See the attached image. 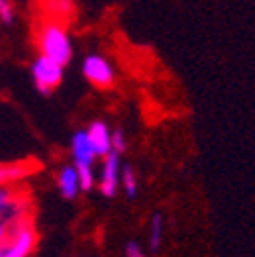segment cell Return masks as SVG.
Listing matches in <instances>:
<instances>
[{
	"label": "cell",
	"instance_id": "12",
	"mask_svg": "<svg viewBox=\"0 0 255 257\" xmlns=\"http://www.w3.org/2000/svg\"><path fill=\"white\" fill-rule=\"evenodd\" d=\"M78 172V180H80V190H90L94 184V174H92V164H76L74 166Z\"/></svg>",
	"mask_w": 255,
	"mask_h": 257
},
{
	"label": "cell",
	"instance_id": "6",
	"mask_svg": "<svg viewBox=\"0 0 255 257\" xmlns=\"http://www.w3.org/2000/svg\"><path fill=\"white\" fill-rule=\"evenodd\" d=\"M88 141L92 143V149L96 153V157H104L108 151H112L110 147V131L108 126L102 122V120H94L90 126H88Z\"/></svg>",
	"mask_w": 255,
	"mask_h": 257
},
{
	"label": "cell",
	"instance_id": "9",
	"mask_svg": "<svg viewBox=\"0 0 255 257\" xmlns=\"http://www.w3.org/2000/svg\"><path fill=\"white\" fill-rule=\"evenodd\" d=\"M31 172H33V166H29V164H7V166H0V186H13V184L25 180Z\"/></svg>",
	"mask_w": 255,
	"mask_h": 257
},
{
	"label": "cell",
	"instance_id": "8",
	"mask_svg": "<svg viewBox=\"0 0 255 257\" xmlns=\"http://www.w3.org/2000/svg\"><path fill=\"white\" fill-rule=\"evenodd\" d=\"M72 155L76 164H94L96 159V153L92 149V143L88 141L86 131H78L72 137Z\"/></svg>",
	"mask_w": 255,
	"mask_h": 257
},
{
	"label": "cell",
	"instance_id": "14",
	"mask_svg": "<svg viewBox=\"0 0 255 257\" xmlns=\"http://www.w3.org/2000/svg\"><path fill=\"white\" fill-rule=\"evenodd\" d=\"M162 229H164V220H162V214H155L153 216V222H151V249L157 251L159 243H162Z\"/></svg>",
	"mask_w": 255,
	"mask_h": 257
},
{
	"label": "cell",
	"instance_id": "11",
	"mask_svg": "<svg viewBox=\"0 0 255 257\" xmlns=\"http://www.w3.org/2000/svg\"><path fill=\"white\" fill-rule=\"evenodd\" d=\"M19 196V192H15L9 186H0V220H7L9 208L15 202V198Z\"/></svg>",
	"mask_w": 255,
	"mask_h": 257
},
{
	"label": "cell",
	"instance_id": "3",
	"mask_svg": "<svg viewBox=\"0 0 255 257\" xmlns=\"http://www.w3.org/2000/svg\"><path fill=\"white\" fill-rule=\"evenodd\" d=\"M31 74H33V82L37 90L43 96H49L63 80V66L39 53V57L31 66Z\"/></svg>",
	"mask_w": 255,
	"mask_h": 257
},
{
	"label": "cell",
	"instance_id": "13",
	"mask_svg": "<svg viewBox=\"0 0 255 257\" xmlns=\"http://www.w3.org/2000/svg\"><path fill=\"white\" fill-rule=\"evenodd\" d=\"M122 184H124L126 196L133 198L137 194V180H135V172L131 166H124V170H122Z\"/></svg>",
	"mask_w": 255,
	"mask_h": 257
},
{
	"label": "cell",
	"instance_id": "17",
	"mask_svg": "<svg viewBox=\"0 0 255 257\" xmlns=\"http://www.w3.org/2000/svg\"><path fill=\"white\" fill-rule=\"evenodd\" d=\"M124 253H126V257H145L143 255V251H141V247L137 245V243H129V245H126V249H124Z\"/></svg>",
	"mask_w": 255,
	"mask_h": 257
},
{
	"label": "cell",
	"instance_id": "2",
	"mask_svg": "<svg viewBox=\"0 0 255 257\" xmlns=\"http://www.w3.org/2000/svg\"><path fill=\"white\" fill-rule=\"evenodd\" d=\"M37 245V231L31 216L9 224V237L0 243V257H29Z\"/></svg>",
	"mask_w": 255,
	"mask_h": 257
},
{
	"label": "cell",
	"instance_id": "7",
	"mask_svg": "<svg viewBox=\"0 0 255 257\" xmlns=\"http://www.w3.org/2000/svg\"><path fill=\"white\" fill-rule=\"evenodd\" d=\"M57 188L61 192V196L63 198H76L78 196V192H80V180H78V172L74 166H66V168H61L59 176H57Z\"/></svg>",
	"mask_w": 255,
	"mask_h": 257
},
{
	"label": "cell",
	"instance_id": "1",
	"mask_svg": "<svg viewBox=\"0 0 255 257\" xmlns=\"http://www.w3.org/2000/svg\"><path fill=\"white\" fill-rule=\"evenodd\" d=\"M37 47L41 55L61 63L63 68L70 63L72 53H74L68 29L57 19H45L37 27Z\"/></svg>",
	"mask_w": 255,
	"mask_h": 257
},
{
	"label": "cell",
	"instance_id": "10",
	"mask_svg": "<svg viewBox=\"0 0 255 257\" xmlns=\"http://www.w3.org/2000/svg\"><path fill=\"white\" fill-rule=\"evenodd\" d=\"M43 9L51 19H57V21L66 19L74 13L72 0H43Z\"/></svg>",
	"mask_w": 255,
	"mask_h": 257
},
{
	"label": "cell",
	"instance_id": "16",
	"mask_svg": "<svg viewBox=\"0 0 255 257\" xmlns=\"http://www.w3.org/2000/svg\"><path fill=\"white\" fill-rule=\"evenodd\" d=\"M110 147H112V151H116V153H122V151L126 149L124 135H122L120 128H116L114 133H110Z\"/></svg>",
	"mask_w": 255,
	"mask_h": 257
},
{
	"label": "cell",
	"instance_id": "15",
	"mask_svg": "<svg viewBox=\"0 0 255 257\" xmlns=\"http://www.w3.org/2000/svg\"><path fill=\"white\" fill-rule=\"evenodd\" d=\"M0 21L5 25H11L15 21V9L11 0H0Z\"/></svg>",
	"mask_w": 255,
	"mask_h": 257
},
{
	"label": "cell",
	"instance_id": "18",
	"mask_svg": "<svg viewBox=\"0 0 255 257\" xmlns=\"http://www.w3.org/2000/svg\"><path fill=\"white\" fill-rule=\"evenodd\" d=\"M9 237V222L7 220H0V243Z\"/></svg>",
	"mask_w": 255,
	"mask_h": 257
},
{
	"label": "cell",
	"instance_id": "5",
	"mask_svg": "<svg viewBox=\"0 0 255 257\" xmlns=\"http://www.w3.org/2000/svg\"><path fill=\"white\" fill-rule=\"evenodd\" d=\"M104 166H102V176H100V192L104 196L112 198L116 194V186H118V153L108 151L104 155Z\"/></svg>",
	"mask_w": 255,
	"mask_h": 257
},
{
	"label": "cell",
	"instance_id": "4",
	"mask_svg": "<svg viewBox=\"0 0 255 257\" xmlns=\"http://www.w3.org/2000/svg\"><path fill=\"white\" fill-rule=\"evenodd\" d=\"M82 72H84V78L100 90H106L114 84V70L110 66V61L102 55H88L84 59V66H82Z\"/></svg>",
	"mask_w": 255,
	"mask_h": 257
}]
</instances>
